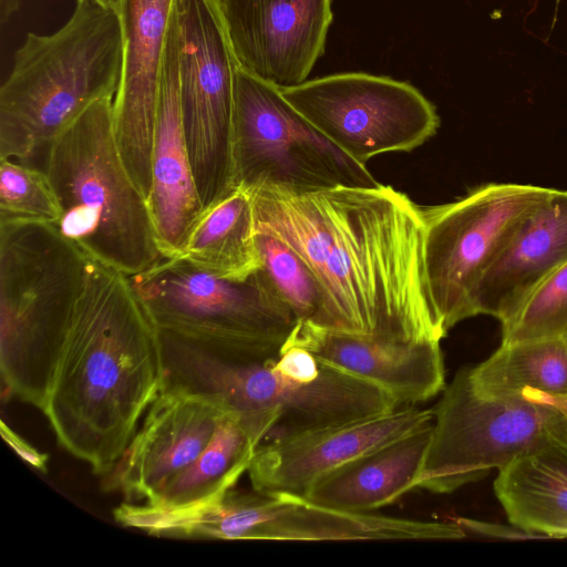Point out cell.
<instances>
[{
  "label": "cell",
  "instance_id": "cell-5",
  "mask_svg": "<svg viewBox=\"0 0 567 567\" xmlns=\"http://www.w3.org/2000/svg\"><path fill=\"white\" fill-rule=\"evenodd\" d=\"M113 101L91 104L48 146L44 171L61 208L60 234L89 259L133 276L163 255L116 142Z\"/></svg>",
  "mask_w": 567,
  "mask_h": 567
},
{
  "label": "cell",
  "instance_id": "cell-24",
  "mask_svg": "<svg viewBox=\"0 0 567 567\" xmlns=\"http://www.w3.org/2000/svg\"><path fill=\"white\" fill-rule=\"evenodd\" d=\"M471 384L485 398L529 392L567 399V338L501 344L485 361L468 368Z\"/></svg>",
  "mask_w": 567,
  "mask_h": 567
},
{
  "label": "cell",
  "instance_id": "cell-9",
  "mask_svg": "<svg viewBox=\"0 0 567 567\" xmlns=\"http://www.w3.org/2000/svg\"><path fill=\"white\" fill-rule=\"evenodd\" d=\"M553 189L487 183L456 200L421 207L427 286L446 333L476 316L474 299L482 278Z\"/></svg>",
  "mask_w": 567,
  "mask_h": 567
},
{
  "label": "cell",
  "instance_id": "cell-23",
  "mask_svg": "<svg viewBox=\"0 0 567 567\" xmlns=\"http://www.w3.org/2000/svg\"><path fill=\"white\" fill-rule=\"evenodd\" d=\"M175 257L233 280H245L261 269L251 192L234 186L205 207Z\"/></svg>",
  "mask_w": 567,
  "mask_h": 567
},
{
  "label": "cell",
  "instance_id": "cell-28",
  "mask_svg": "<svg viewBox=\"0 0 567 567\" xmlns=\"http://www.w3.org/2000/svg\"><path fill=\"white\" fill-rule=\"evenodd\" d=\"M567 334V262L556 270L502 326V343L512 344Z\"/></svg>",
  "mask_w": 567,
  "mask_h": 567
},
{
  "label": "cell",
  "instance_id": "cell-27",
  "mask_svg": "<svg viewBox=\"0 0 567 567\" xmlns=\"http://www.w3.org/2000/svg\"><path fill=\"white\" fill-rule=\"evenodd\" d=\"M262 269L293 311L297 321L315 323L321 310V293L311 270L282 240L256 233Z\"/></svg>",
  "mask_w": 567,
  "mask_h": 567
},
{
  "label": "cell",
  "instance_id": "cell-15",
  "mask_svg": "<svg viewBox=\"0 0 567 567\" xmlns=\"http://www.w3.org/2000/svg\"><path fill=\"white\" fill-rule=\"evenodd\" d=\"M174 0H123L124 60L113 101L116 142L125 166L148 199L158 79Z\"/></svg>",
  "mask_w": 567,
  "mask_h": 567
},
{
  "label": "cell",
  "instance_id": "cell-19",
  "mask_svg": "<svg viewBox=\"0 0 567 567\" xmlns=\"http://www.w3.org/2000/svg\"><path fill=\"white\" fill-rule=\"evenodd\" d=\"M567 262V189H553L482 278L475 313L511 321L530 296Z\"/></svg>",
  "mask_w": 567,
  "mask_h": 567
},
{
  "label": "cell",
  "instance_id": "cell-25",
  "mask_svg": "<svg viewBox=\"0 0 567 567\" xmlns=\"http://www.w3.org/2000/svg\"><path fill=\"white\" fill-rule=\"evenodd\" d=\"M256 446L231 413H226L200 455L152 501L143 504L174 509L210 501L235 488L248 471Z\"/></svg>",
  "mask_w": 567,
  "mask_h": 567
},
{
  "label": "cell",
  "instance_id": "cell-31",
  "mask_svg": "<svg viewBox=\"0 0 567 567\" xmlns=\"http://www.w3.org/2000/svg\"><path fill=\"white\" fill-rule=\"evenodd\" d=\"M22 0H0V23L3 25L18 11Z\"/></svg>",
  "mask_w": 567,
  "mask_h": 567
},
{
  "label": "cell",
  "instance_id": "cell-26",
  "mask_svg": "<svg viewBox=\"0 0 567 567\" xmlns=\"http://www.w3.org/2000/svg\"><path fill=\"white\" fill-rule=\"evenodd\" d=\"M61 208L45 171L0 159V225H56Z\"/></svg>",
  "mask_w": 567,
  "mask_h": 567
},
{
  "label": "cell",
  "instance_id": "cell-10",
  "mask_svg": "<svg viewBox=\"0 0 567 567\" xmlns=\"http://www.w3.org/2000/svg\"><path fill=\"white\" fill-rule=\"evenodd\" d=\"M152 322L200 339L284 343L297 318L261 268L233 280L179 257L128 276Z\"/></svg>",
  "mask_w": 567,
  "mask_h": 567
},
{
  "label": "cell",
  "instance_id": "cell-18",
  "mask_svg": "<svg viewBox=\"0 0 567 567\" xmlns=\"http://www.w3.org/2000/svg\"><path fill=\"white\" fill-rule=\"evenodd\" d=\"M147 202L163 257L177 256L203 206L181 116L175 0L158 79L152 188Z\"/></svg>",
  "mask_w": 567,
  "mask_h": 567
},
{
  "label": "cell",
  "instance_id": "cell-6",
  "mask_svg": "<svg viewBox=\"0 0 567 567\" xmlns=\"http://www.w3.org/2000/svg\"><path fill=\"white\" fill-rule=\"evenodd\" d=\"M90 259L53 226L0 225V374L42 410Z\"/></svg>",
  "mask_w": 567,
  "mask_h": 567
},
{
  "label": "cell",
  "instance_id": "cell-17",
  "mask_svg": "<svg viewBox=\"0 0 567 567\" xmlns=\"http://www.w3.org/2000/svg\"><path fill=\"white\" fill-rule=\"evenodd\" d=\"M286 342L383 389L400 406L424 402L445 388L439 340L357 336L297 321Z\"/></svg>",
  "mask_w": 567,
  "mask_h": 567
},
{
  "label": "cell",
  "instance_id": "cell-14",
  "mask_svg": "<svg viewBox=\"0 0 567 567\" xmlns=\"http://www.w3.org/2000/svg\"><path fill=\"white\" fill-rule=\"evenodd\" d=\"M227 412L199 395L162 390L102 487L128 503L154 499L207 447Z\"/></svg>",
  "mask_w": 567,
  "mask_h": 567
},
{
  "label": "cell",
  "instance_id": "cell-13",
  "mask_svg": "<svg viewBox=\"0 0 567 567\" xmlns=\"http://www.w3.org/2000/svg\"><path fill=\"white\" fill-rule=\"evenodd\" d=\"M239 69L279 89L306 80L324 53L332 0H217Z\"/></svg>",
  "mask_w": 567,
  "mask_h": 567
},
{
  "label": "cell",
  "instance_id": "cell-20",
  "mask_svg": "<svg viewBox=\"0 0 567 567\" xmlns=\"http://www.w3.org/2000/svg\"><path fill=\"white\" fill-rule=\"evenodd\" d=\"M433 422L360 455L316 481L302 496L329 508L369 513L416 488Z\"/></svg>",
  "mask_w": 567,
  "mask_h": 567
},
{
  "label": "cell",
  "instance_id": "cell-16",
  "mask_svg": "<svg viewBox=\"0 0 567 567\" xmlns=\"http://www.w3.org/2000/svg\"><path fill=\"white\" fill-rule=\"evenodd\" d=\"M433 422V410L415 405L326 427L256 450L248 467L252 489L302 496L320 477L351 460Z\"/></svg>",
  "mask_w": 567,
  "mask_h": 567
},
{
  "label": "cell",
  "instance_id": "cell-22",
  "mask_svg": "<svg viewBox=\"0 0 567 567\" xmlns=\"http://www.w3.org/2000/svg\"><path fill=\"white\" fill-rule=\"evenodd\" d=\"M494 492L514 527L534 537H567V437L498 470Z\"/></svg>",
  "mask_w": 567,
  "mask_h": 567
},
{
  "label": "cell",
  "instance_id": "cell-2",
  "mask_svg": "<svg viewBox=\"0 0 567 567\" xmlns=\"http://www.w3.org/2000/svg\"><path fill=\"white\" fill-rule=\"evenodd\" d=\"M162 386L158 330L130 277L90 259L41 410L59 444L106 475Z\"/></svg>",
  "mask_w": 567,
  "mask_h": 567
},
{
  "label": "cell",
  "instance_id": "cell-30",
  "mask_svg": "<svg viewBox=\"0 0 567 567\" xmlns=\"http://www.w3.org/2000/svg\"><path fill=\"white\" fill-rule=\"evenodd\" d=\"M1 433L4 440L14 449L20 456L33 465L35 468L44 471L47 464V457L43 454L37 452L21 437H19L11 429H9L4 422H1Z\"/></svg>",
  "mask_w": 567,
  "mask_h": 567
},
{
  "label": "cell",
  "instance_id": "cell-21",
  "mask_svg": "<svg viewBox=\"0 0 567 567\" xmlns=\"http://www.w3.org/2000/svg\"><path fill=\"white\" fill-rule=\"evenodd\" d=\"M465 536L455 520L425 522L340 511L297 495L271 494L267 495L266 519L257 540L460 539Z\"/></svg>",
  "mask_w": 567,
  "mask_h": 567
},
{
  "label": "cell",
  "instance_id": "cell-12",
  "mask_svg": "<svg viewBox=\"0 0 567 567\" xmlns=\"http://www.w3.org/2000/svg\"><path fill=\"white\" fill-rule=\"evenodd\" d=\"M280 92L320 134L363 165L384 153L417 148L441 123L421 91L390 76L341 72Z\"/></svg>",
  "mask_w": 567,
  "mask_h": 567
},
{
  "label": "cell",
  "instance_id": "cell-32",
  "mask_svg": "<svg viewBox=\"0 0 567 567\" xmlns=\"http://www.w3.org/2000/svg\"><path fill=\"white\" fill-rule=\"evenodd\" d=\"M532 393H535L536 395L548 401L549 403L555 404L563 412L564 419H565V424H566V430H567V399L551 398V396H548V395H545L542 393H537V392H532Z\"/></svg>",
  "mask_w": 567,
  "mask_h": 567
},
{
  "label": "cell",
  "instance_id": "cell-4",
  "mask_svg": "<svg viewBox=\"0 0 567 567\" xmlns=\"http://www.w3.org/2000/svg\"><path fill=\"white\" fill-rule=\"evenodd\" d=\"M124 60L120 17L92 0L49 35L28 33L0 89V159L25 162L91 104L115 97Z\"/></svg>",
  "mask_w": 567,
  "mask_h": 567
},
{
  "label": "cell",
  "instance_id": "cell-3",
  "mask_svg": "<svg viewBox=\"0 0 567 567\" xmlns=\"http://www.w3.org/2000/svg\"><path fill=\"white\" fill-rule=\"evenodd\" d=\"M158 336L162 390L217 403L239 420L256 450L400 408L383 389L286 341Z\"/></svg>",
  "mask_w": 567,
  "mask_h": 567
},
{
  "label": "cell",
  "instance_id": "cell-7",
  "mask_svg": "<svg viewBox=\"0 0 567 567\" xmlns=\"http://www.w3.org/2000/svg\"><path fill=\"white\" fill-rule=\"evenodd\" d=\"M433 410L432 435L416 488L452 493L519 455L567 437L563 412L535 393L485 398L462 368Z\"/></svg>",
  "mask_w": 567,
  "mask_h": 567
},
{
  "label": "cell",
  "instance_id": "cell-1",
  "mask_svg": "<svg viewBox=\"0 0 567 567\" xmlns=\"http://www.w3.org/2000/svg\"><path fill=\"white\" fill-rule=\"evenodd\" d=\"M249 190L255 231L282 240L315 276L322 305L313 324L367 337H446L426 280L421 207L406 194L382 184Z\"/></svg>",
  "mask_w": 567,
  "mask_h": 567
},
{
  "label": "cell",
  "instance_id": "cell-34",
  "mask_svg": "<svg viewBox=\"0 0 567 567\" xmlns=\"http://www.w3.org/2000/svg\"><path fill=\"white\" fill-rule=\"evenodd\" d=\"M565 337L567 338V334Z\"/></svg>",
  "mask_w": 567,
  "mask_h": 567
},
{
  "label": "cell",
  "instance_id": "cell-29",
  "mask_svg": "<svg viewBox=\"0 0 567 567\" xmlns=\"http://www.w3.org/2000/svg\"><path fill=\"white\" fill-rule=\"evenodd\" d=\"M465 532L481 536L496 538H530L533 535L515 527H508L499 524L481 522L472 518L457 517L454 519Z\"/></svg>",
  "mask_w": 567,
  "mask_h": 567
},
{
  "label": "cell",
  "instance_id": "cell-33",
  "mask_svg": "<svg viewBox=\"0 0 567 567\" xmlns=\"http://www.w3.org/2000/svg\"><path fill=\"white\" fill-rule=\"evenodd\" d=\"M79 1V0H76ZM105 10L116 13L118 17L122 13L123 0H92Z\"/></svg>",
  "mask_w": 567,
  "mask_h": 567
},
{
  "label": "cell",
  "instance_id": "cell-11",
  "mask_svg": "<svg viewBox=\"0 0 567 567\" xmlns=\"http://www.w3.org/2000/svg\"><path fill=\"white\" fill-rule=\"evenodd\" d=\"M182 124L203 209L233 187L238 68L217 0H175Z\"/></svg>",
  "mask_w": 567,
  "mask_h": 567
},
{
  "label": "cell",
  "instance_id": "cell-8",
  "mask_svg": "<svg viewBox=\"0 0 567 567\" xmlns=\"http://www.w3.org/2000/svg\"><path fill=\"white\" fill-rule=\"evenodd\" d=\"M234 186L311 192L380 183L320 134L280 89L237 68L231 134Z\"/></svg>",
  "mask_w": 567,
  "mask_h": 567
}]
</instances>
